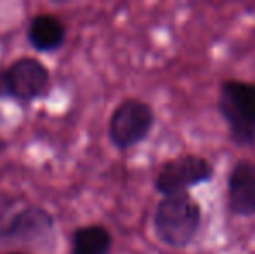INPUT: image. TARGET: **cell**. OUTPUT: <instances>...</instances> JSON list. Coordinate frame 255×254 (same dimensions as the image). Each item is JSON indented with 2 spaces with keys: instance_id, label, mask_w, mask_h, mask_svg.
<instances>
[{
  "instance_id": "obj_4",
  "label": "cell",
  "mask_w": 255,
  "mask_h": 254,
  "mask_svg": "<svg viewBox=\"0 0 255 254\" xmlns=\"http://www.w3.org/2000/svg\"><path fill=\"white\" fill-rule=\"evenodd\" d=\"M9 99L30 103L42 98L51 85L47 66L35 58H19L3 68Z\"/></svg>"
},
{
  "instance_id": "obj_10",
  "label": "cell",
  "mask_w": 255,
  "mask_h": 254,
  "mask_svg": "<svg viewBox=\"0 0 255 254\" xmlns=\"http://www.w3.org/2000/svg\"><path fill=\"white\" fill-rule=\"evenodd\" d=\"M21 207L19 199L14 197H0V242L9 241V232L12 227L14 214Z\"/></svg>"
},
{
  "instance_id": "obj_2",
  "label": "cell",
  "mask_w": 255,
  "mask_h": 254,
  "mask_svg": "<svg viewBox=\"0 0 255 254\" xmlns=\"http://www.w3.org/2000/svg\"><path fill=\"white\" fill-rule=\"evenodd\" d=\"M219 110L226 119L231 136L240 145L255 141V85L231 80L221 89Z\"/></svg>"
},
{
  "instance_id": "obj_12",
  "label": "cell",
  "mask_w": 255,
  "mask_h": 254,
  "mask_svg": "<svg viewBox=\"0 0 255 254\" xmlns=\"http://www.w3.org/2000/svg\"><path fill=\"white\" fill-rule=\"evenodd\" d=\"M5 148H7V143H5V139H3V138H0V155H2V153L5 152Z\"/></svg>"
},
{
  "instance_id": "obj_1",
  "label": "cell",
  "mask_w": 255,
  "mask_h": 254,
  "mask_svg": "<svg viewBox=\"0 0 255 254\" xmlns=\"http://www.w3.org/2000/svg\"><path fill=\"white\" fill-rule=\"evenodd\" d=\"M202 213L200 207L188 193L168 195L158 204L154 214V228L167 246L184 248L193 241L200 228Z\"/></svg>"
},
{
  "instance_id": "obj_8",
  "label": "cell",
  "mask_w": 255,
  "mask_h": 254,
  "mask_svg": "<svg viewBox=\"0 0 255 254\" xmlns=\"http://www.w3.org/2000/svg\"><path fill=\"white\" fill-rule=\"evenodd\" d=\"M66 28L59 17L52 14H38L30 21L28 26V42L38 52L57 51L64 44Z\"/></svg>"
},
{
  "instance_id": "obj_7",
  "label": "cell",
  "mask_w": 255,
  "mask_h": 254,
  "mask_svg": "<svg viewBox=\"0 0 255 254\" xmlns=\"http://www.w3.org/2000/svg\"><path fill=\"white\" fill-rule=\"evenodd\" d=\"M229 206L233 213L255 214V164L242 160L233 167L228 180Z\"/></svg>"
},
{
  "instance_id": "obj_9",
  "label": "cell",
  "mask_w": 255,
  "mask_h": 254,
  "mask_svg": "<svg viewBox=\"0 0 255 254\" xmlns=\"http://www.w3.org/2000/svg\"><path fill=\"white\" fill-rule=\"evenodd\" d=\"M113 239L103 225L80 227L71 234V254H108Z\"/></svg>"
},
{
  "instance_id": "obj_5",
  "label": "cell",
  "mask_w": 255,
  "mask_h": 254,
  "mask_svg": "<svg viewBox=\"0 0 255 254\" xmlns=\"http://www.w3.org/2000/svg\"><path fill=\"white\" fill-rule=\"evenodd\" d=\"M212 176V167L202 157L184 155L163 164L156 176V190L165 197L184 193L186 188L205 183Z\"/></svg>"
},
{
  "instance_id": "obj_6",
  "label": "cell",
  "mask_w": 255,
  "mask_h": 254,
  "mask_svg": "<svg viewBox=\"0 0 255 254\" xmlns=\"http://www.w3.org/2000/svg\"><path fill=\"white\" fill-rule=\"evenodd\" d=\"M54 232H56L54 216L45 207L21 206L14 214L9 241L24 242V244H45L54 239Z\"/></svg>"
},
{
  "instance_id": "obj_11",
  "label": "cell",
  "mask_w": 255,
  "mask_h": 254,
  "mask_svg": "<svg viewBox=\"0 0 255 254\" xmlns=\"http://www.w3.org/2000/svg\"><path fill=\"white\" fill-rule=\"evenodd\" d=\"M0 99H9V89H7L3 68H0Z\"/></svg>"
},
{
  "instance_id": "obj_3",
  "label": "cell",
  "mask_w": 255,
  "mask_h": 254,
  "mask_svg": "<svg viewBox=\"0 0 255 254\" xmlns=\"http://www.w3.org/2000/svg\"><path fill=\"white\" fill-rule=\"evenodd\" d=\"M154 122L151 106L139 99H125L111 113L108 134L118 150L139 145L149 134Z\"/></svg>"
},
{
  "instance_id": "obj_13",
  "label": "cell",
  "mask_w": 255,
  "mask_h": 254,
  "mask_svg": "<svg viewBox=\"0 0 255 254\" xmlns=\"http://www.w3.org/2000/svg\"><path fill=\"white\" fill-rule=\"evenodd\" d=\"M10 254H23V253H10Z\"/></svg>"
}]
</instances>
